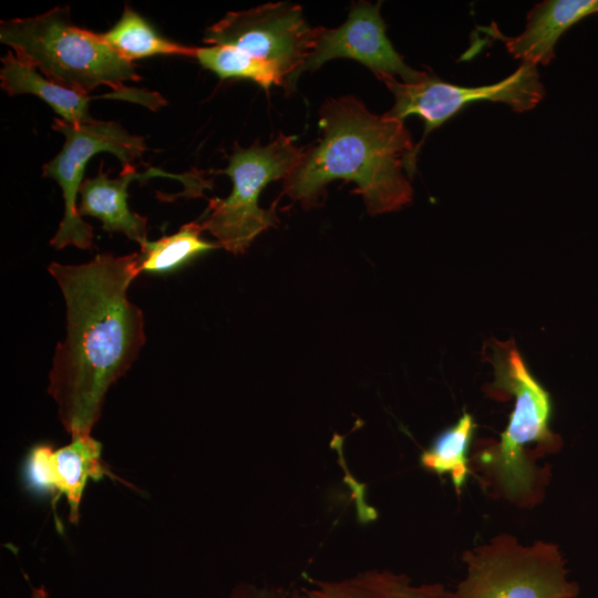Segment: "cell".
<instances>
[{"mask_svg": "<svg viewBox=\"0 0 598 598\" xmlns=\"http://www.w3.org/2000/svg\"><path fill=\"white\" fill-rule=\"evenodd\" d=\"M141 260V252H105L85 264L48 267L66 310V332L55 348L48 392L71 437L91 434L107 390L146 341L143 312L127 297L142 272Z\"/></svg>", "mask_w": 598, "mask_h": 598, "instance_id": "obj_1", "label": "cell"}, {"mask_svg": "<svg viewBox=\"0 0 598 598\" xmlns=\"http://www.w3.org/2000/svg\"><path fill=\"white\" fill-rule=\"evenodd\" d=\"M322 132L283 179V193L315 206L334 179L357 184L368 213L379 215L410 204L416 151L404 122L372 114L351 95L327 100L320 109Z\"/></svg>", "mask_w": 598, "mask_h": 598, "instance_id": "obj_2", "label": "cell"}, {"mask_svg": "<svg viewBox=\"0 0 598 598\" xmlns=\"http://www.w3.org/2000/svg\"><path fill=\"white\" fill-rule=\"evenodd\" d=\"M1 87L9 95H35L50 105L60 120L70 124L93 121L89 112V95L53 82L20 60L12 51L1 58Z\"/></svg>", "mask_w": 598, "mask_h": 598, "instance_id": "obj_15", "label": "cell"}, {"mask_svg": "<svg viewBox=\"0 0 598 598\" xmlns=\"http://www.w3.org/2000/svg\"><path fill=\"white\" fill-rule=\"evenodd\" d=\"M475 427L473 416L464 413L454 425L440 433L420 456L423 468L437 475L450 474L457 494L472 471L468 451Z\"/></svg>", "mask_w": 598, "mask_h": 598, "instance_id": "obj_17", "label": "cell"}, {"mask_svg": "<svg viewBox=\"0 0 598 598\" xmlns=\"http://www.w3.org/2000/svg\"><path fill=\"white\" fill-rule=\"evenodd\" d=\"M316 37L317 28L306 22L300 6L277 2L228 12L207 28L204 42L231 47L275 64L289 93L296 86V74L313 51Z\"/></svg>", "mask_w": 598, "mask_h": 598, "instance_id": "obj_8", "label": "cell"}, {"mask_svg": "<svg viewBox=\"0 0 598 598\" xmlns=\"http://www.w3.org/2000/svg\"><path fill=\"white\" fill-rule=\"evenodd\" d=\"M52 127L64 135L61 151L43 165L42 175L54 179L62 189L64 215L50 245L56 249L93 246V228L82 219L76 207V196L83 184L84 171L91 157L109 152L123 166L132 165L146 150L144 137L130 134L121 124L93 120L70 124L54 118Z\"/></svg>", "mask_w": 598, "mask_h": 598, "instance_id": "obj_7", "label": "cell"}, {"mask_svg": "<svg viewBox=\"0 0 598 598\" xmlns=\"http://www.w3.org/2000/svg\"><path fill=\"white\" fill-rule=\"evenodd\" d=\"M229 598H308L305 589H289L279 586H257L240 584L234 588Z\"/></svg>", "mask_w": 598, "mask_h": 598, "instance_id": "obj_20", "label": "cell"}, {"mask_svg": "<svg viewBox=\"0 0 598 598\" xmlns=\"http://www.w3.org/2000/svg\"><path fill=\"white\" fill-rule=\"evenodd\" d=\"M598 12V11H597Z\"/></svg>", "mask_w": 598, "mask_h": 598, "instance_id": "obj_22", "label": "cell"}, {"mask_svg": "<svg viewBox=\"0 0 598 598\" xmlns=\"http://www.w3.org/2000/svg\"><path fill=\"white\" fill-rule=\"evenodd\" d=\"M483 355L494 369L493 382L484 388L486 394L501 401L513 398L514 409L499 441L482 442L471 463L494 497L534 507L543 501L549 480L548 470L538 467L536 461L563 445L549 426V393L529 372L514 339L487 340Z\"/></svg>", "mask_w": 598, "mask_h": 598, "instance_id": "obj_3", "label": "cell"}, {"mask_svg": "<svg viewBox=\"0 0 598 598\" xmlns=\"http://www.w3.org/2000/svg\"><path fill=\"white\" fill-rule=\"evenodd\" d=\"M102 444L90 435L72 437L58 450L50 445H37L30 452L27 473L32 486L55 491L64 495L69 504V518L78 523L81 498L90 478L113 476L102 461Z\"/></svg>", "mask_w": 598, "mask_h": 598, "instance_id": "obj_11", "label": "cell"}, {"mask_svg": "<svg viewBox=\"0 0 598 598\" xmlns=\"http://www.w3.org/2000/svg\"><path fill=\"white\" fill-rule=\"evenodd\" d=\"M99 34L112 50L130 62L158 54L194 58L196 51L195 47L183 45L159 35L142 16L128 6L109 31Z\"/></svg>", "mask_w": 598, "mask_h": 598, "instance_id": "obj_16", "label": "cell"}, {"mask_svg": "<svg viewBox=\"0 0 598 598\" xmlns=\"http://www.w3.org/2000/svg\"><path fill=\"white\" fill-rule=\"evenodd\" d=\"M380 80L394 96V104L384 113L385 116L403 122L405 117L414 114L424 121V134L415 146L416 153L431 131L466 104L477 101L502 102L516 112H524L534 109L545 96L537 66L527 62H523L506 79L484 86L455 85L432 74L414 84L399 82L392 76Z\"/></svg>", "mask_w": 598, "mask_h": 598, "instance_id": "obj_9", "label": "cell"}, {"mask_svg": "<svg viewBox=\"0 0 598 598\" xmlns=\"http://www.w3.org/2000/svg\"><path fill=\"white\" fill-rule=\"evenodd\" d=\"M194 58L220 79H248L267 92L271 85L285 87V79L275 64L231 47L196 48Z\"/></svg>", "mask_w": 598, "mask_h": 598, "instance_id": "obj_19", "label": "cell"}, {"mask_svg": "<svg viewBox=\"0 0 598 598\" xmlns=\"http://www.w3.org/2000/svg\"><path fill=\"white\" fill-rule=\"evenodd\" d=\"M30 598H48V592L44 587L34 588L31 587Z\"/></svg>", "mask_w": 598, "mask_h": 598, "instance_id": "obj_21", "label": "cell"}, {"mask_svg": "<svg viewBox=\"0 0 598 598\" xmlns=\"http://www.w3.org/2000/svg\"><path fill=\"white\" fill-rule=\"evenodd\" d=\"M465 577L451 598H578L566 561L550 542L523 544L499 534L462 555Z\"/></svg>", "mask_w": 598, "mask_h": 598, "instance_id": "obj_6", "label": "cell"}, {"mask_svg": "<svg viewBox=\"0 0 598 598\" xmlns=\"http://www.w3.org/2000/svg\"><path fill=\"white\" fill-rule=\"evenodd\" d=\"M308 598H451L442 584H414L389 569H370L340 580H315L305 589Z\"/></svg>", "mask_w": 598, "mask_h": 598, "instance_id": "obj_14", "label": "cell"}, {"mask_svg": "<svg viewBox=\"0 0 598 598\" xmlns=\"http://www.w3.org/2000/svg\"><path fill=\"white\" fill-rule=\"evenodd\" d=\"M154 176L177 178L185 185L186 182H189L186 178L187 175L167 174L157 168H150L145 173H138L133 165L123 166L118 177L110 178L107 173L103 172V166H100L96 176L85 179L80 188L79 214L97 218L107 233H122L130 239L143 245L147 240V218L130 209L127 188L135 179ZM189 183L202 187L197 183Z\"/></svg>", "mask_w": 598, "mask_h": 598, "instance_id": "obj_12", "label": "cell"}, {"mask_svg": "<svg viewBox=\"0 0 598 598\" xmlns=\"http://www.w3.org/2000/svg\"><path fill=\"white\" fill-rule=\"evenodd\" d=\"M202 223L183 225L177 233L141 245V270L151 274H166L177 269L198 255L220 247L200 237Z\"/></svg>", "mask_w": 598, "mask_h": 598, "instance_id": "obj_18", "label": "cell"}, {"mask_svg": "<svg viewBox=\"0 0 598 598\" xmlns=\"http://www.w3.org/2000/svg\"><path fill=\"white\" fill-rule=\"evenodd\" d=\"M305 150L295 144L293 137L282 133L264 146L235 144L228 166L218 172L231 178V193L226 198L209 200L202 223L204 230L226 250L244 254L259 234L278 223L277 200L268 209L260 208V193L269 183L283 181L300 162Z\"/></svg>", "mask_w": 598, "mask_h": 598, "instance_id": "obj_5", "label": "cell"}, {"mask_svg": "<svg viewBox=\"0 0 598 598\" xmlns=\"http://www.w3.org/2000/svg\"><path fill=\"white\" fill-rule=\"evenodd\" d=\"M380 2L358 1L348 19L338 28H317L316 45L295 76V84L305 71H315L329 60L347 58L369 68L378 79L399 75L403 83L423 81L429 73L410 68L396 52L385 33Z\"/></svg>", "mask_w": 598, "mask_h": 598, "instance_id": "obj_10", "label": "cell"}, {"mask_svg": "<svg viewBox=\"0 0 598 598\" xmlns=\"http://www.w3.org/2000/svg\"><path fill=\"white\" fill-rule=\"evenodd\" d=\"M0 41L53 82L89 95L100 85L123 90L138 81L133 62L90 30L73 24L68 6L44 13L1 21Z\"/></svg>", "mask_w": 598, "mask_h": 598, "instance_id": "obj_4", "label": "cell"}, {"mask_svg": "<svg viewBox=\"0 0 598 598\" xmlns=\"http://www.w3.org/2000/svg\"><path fill=\"white\" fill-rule=\"evenodd\" d=\"M597 11L598 0H547L529 11L522 34L504 37L496 27L489 32L503 40L514 58L536 66L547 65L555 56L559 37L577 21Z\"/></svg>", "mask_w": 598, "mask_h": 598, "instance_id": "obj_13", "label": "cell"}]
</instances>
